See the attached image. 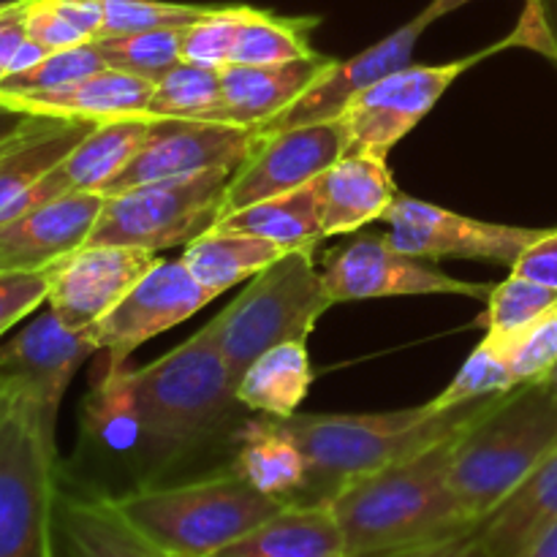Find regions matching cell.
Here are the masks:
<instances>
[{
    "instance_id": "obj_1",
    "label": "cell",
    "mask_w": 557,
    "mask_h": 557,
    "mask_svg": "<svg viewBox=\"0 0 557 557\" xmlns=\"http://www.w3.org/2000/svg\"><path fill=\"white\" fill-rule=\"evenodd\" d=\"M234 403L237 384L201 326L147 368L103 373L87 403V428L109 449H134L139 487H147L199 446Z\"/></svg>"
},
{
    "instance_id": "obj_2",
    "label": "cell",
    "mask_w": 557,
    "mask_h": 557,
    "mask_svg": "<svg viewBox=\"0 0 557 557\" xmlns=\"http://www.w3.org/2000/svg\"><path fill=\"white\" fill-rule=\"evenodd\" d=\"M460 433L357 479L330 500L351 557L397 555L476 528L449 479Z\"/></svg>"
},
{
    "instance_id": "obj_3",
    "label": "cell",
    "mask_w": 557,
    "mask_h": 557,
    "mask_svg": "<svg viewBox=\"0 0 557 557\" xmlns=\"http://www.w3.org/2000/svg\"><path fill=\"white\" fill-rule=\"evenodd\" d=\"M498 397V395H495ZM484 400L435 411L433 403L386 413H294L283 419L308 457V490L297 504H330L368 473L408 460L460 433L487 408Z\"/></svg>"
},
{
    "instance_id": "obj_4",
    "label": "cell",
    "mask_w": 557,
    "mask_h": 557,
    "mask_svg": "<svg viewBox=\"0 0 557 557\" xmlns=\"http://www.w3.org/2000/svg\"><path fill=\"white\" fill-rule=\"evenodd\" d=\"M557 446V397L544 381L493 397L455 444L449 479L473 522H482Z\"/></svg>"
},
{
    "instance_id": "obj_5",
    "label": "cell",
    "mask_w": 557,
    "mask_h": 557,
    "mask_svg": "<svg viewBox=\"0 0 557 557\" xmlns=\"http://www.w3.org/2000/svg\"><path fill=\"white\" fill-rule=\"evenodd\" d=\"M114 509L174 557H215L286 506L245 482L237 471L183 484H147L107 495Z\"/></svg>"
},
{
    "instance_id": "obj_6",
    "label": "cell",
    "mask_w": 557,
    "mask_h": 557,
    "mask_svg": "<svg viewBox=\"0 0 557 557\" xmlns=\"http://www.w3.org/2000/svg\"><path fill=\"white\" fill-rule=\"evenodd\" d=\"M332 305L313 250H292L250 277L248 288L205 326L237 384L270 348L292 341L308 343Z\"/></svg>"
},
{
    "instance_id": "obj_7",
    "label": "cell",
    "mask_w": 557,
    "mask_h": 557,
    "mask_svg": "<svg viewBox=\"0 0 557 557\" xmlns=\"http://www.w3.org/2000/svg\"><path fill=\"white\" fill-rule=\"evenodd\" d=\"M232 177V169H212L107 196L87 245H123L161 253L194 243L223 218Z\"/></svg>"
},
{
    "instance_id": "obj_8",
    "label": "cell",
    "mask_w": 557,
    "mask_h": 557,
    "mask_svg": "<svg viewBox=\"0 0 557 557\" xmlns=\"http://www.w3.org/2000/svg\"><path fill=\"white\" fill-rule=\"evenodd\" d=\"M58 446L27 403L0 424V557H54Z\"/></svg>"
},
{
    "instance_id": "obj_9",
    "label": "cell",
    "mask_w": 557,
    "mask_h": 557,
    "mask_svg": "<svg viewBox=\"0 0 557 557\" xmlns=\"http://www.w3.org/2000/svg\"><path fill=\"white\" fill-rule=\"evenodd\" d=\"M517 47L515 36L482 49L468 58L451 60L444 65H406L384 79L359 90L337 114L346 131L348 152L389 158L392 147L406 139L444 98V92L466 74L468 69L487 60L490 54Z\"/></svg>"
},
{
    "instance_id": "obj_10",
    "label": "cell",
    "mask_w": 557,
    "mask_h": 557,
    "mask_svg": "<svg viewBox=\"0 0 557 557\" xmlns=\"http://www.w3.org/2000/svg\"><path fill=\"white\" fill-rule=\"evenodd\" d=\"M386 223V239L397 250L424 261L468 259L487 264L515 267L531 243H536L544 228L506 226L476 218L460 215L430 201L397 196L395 205L381 218Z\"/></svg>"
},
{
    "instance_id": "obj_11",
    "label": "cell",
    "mask_w": 557,
    "mask_h": 557,
    "mask_svg": "<svg viewBox=\"0 0 557 557\" xmlns=\"http://www.w3.org/2000/svg\"><path fill=\"white\" fill-rule=\"evenodd\" d=\"M92 354L98 346L90 330H71L52 310H44L0 348V389L27 403L54 441L65 389Z\"/></svg>"
},
{
    "instance_id": "obj_12",
    "label": "cell",
    "mask_w": 557,
    "mask_h": 557,
    "mask_svg": "<svg viewBox=\"0 0 557 557\" xmlns=\"http://www.w3.org/2000/svg\"><path fill=\"white\" fill-rule=\"evenodd\" d=\"M326 294L335 305L362 302L384 297H424V294H455V297L487 299L495 283H468L446 275L433 261L417 259L386 239V234H359L351 243L332 250L324 270Z\"/></svg>"
},
{
    "instance_id": "obj_13",
    "label": "cell",
    "mask_w": 557,
    "mask_h": 557,
    "mask_svg": "<svg viewBox=\"0 0 557 557\" xmlns=\"http://www.w3.org/2000/svg\"><path fill=\"white\" fill-rule=\"evenodd\" d=\"M256 141H259L256 128H243V125L150 117V128H147L139 150L103 188V196L123 194V190L161 183V180L212 172V169L237 172L253 152Z\"/></svg>"
},
{
    "instance_id": "obj_14",
    "label": "cell",
    "mask_w": 557,
    "mask_h": 557,
    "mask_svg": "<svg viewBox=\"0 0 557 557\" xmlns=\"http://www.w3.org/2000/svg\"><path fill=\"white\" fill-rule=\"evenodd\" d=\"M212 294L196 281L183 261L161 259L123 299L109 310L90 335L98 351L107 354L103 373L125 370V359L152 337L183 324L212 302Z\"/></svg>"
},
{
    "instance_id": "obj_15",
    "label": "cell",
    "mask_w": 557,
    "mask_h": 557,
    "mask_svg": "<svg viewBox=\"0 0 557 557\" xmlns=\"http://www.w3.org/2000/svg\"><path fill=\"white\" fill-rule=\"evenodd\" d=\"M346 152V131L337 117L259 134L253 152L228 183L223 215L313 183Z\"/></svg>"
},
{
    "instance_id": "obj_16",
    "label": "cell",
    "mask_w": 557,
    "mask_h": 557,
    "mask_svg": "<svg viewBox=\"0 0 557 557\" xmlns=\"http://www.w3.org/2000/svg\"><path fill=\"white\" fill-rule=\"evenodd\" d=\"M466 3H471V0H433V3L424 11H419L413 20H408L406 25L397 27L395 33L381 38L379 44L368 47L364 52L354 54V58L348 60H335V63L330 65V71H326V74L321 76L297 103H292L286 112L277 114V117L270 120L267 125H261L256 134H272V131L335 120L337 114L343 112V107H346L359 90H364V87H370L373 82L384 79V76L411 65V54L413 49H417L422 33L428 30L433 22H438L441 16L451 14V11H457Z\"/></svg>"
},
{
    "instance_id": "obj_17",
    "label": "cell",
    "mask_w": 557,
    "mask_h": 557,
    "mask_svg": "<svg viewBox=\"0 0 557 557\" xmlns=\"http://www.w3.org/2000/svg\"><path fill=\"white\" fill-rule=\"evenodd\" d=\"M161 261L123 245H85L49 267V310L71 330H90Z\"/></svg>"
},
{
    "instance_id": "obj_18",
    "label": "cell",
    "mask_w": 557,
    "mask_h": 557,
    "mask_svg": "<svg viewBox=\"0 0 557 557\" xmlns=\"http://www.w3.org/2000/svg\"><path fill=\"white\" fill-rule=\"evenodd\" d=\"M103 201V194H71L0 221V272L49 270L85 248Z\"/></svg>"
},
{
    "instance_id": "obj_19",
    "label": "cell",
    "mask_w": 557,
    "mask_h": 557,
    "mask_svg": "<svg viewBox=\"0 0 557 557\" xmlns=\"http://www.w3.org/2000/svg\"><path fill=\"white\" fill-rule=\"evenodd\" d=\"M147 128H150V117H120L98 123L58 166L49 169L30 190H25L0 215V221L71 194H103V188L139 150Z\"/></svg>"
},
{
    "instance_id": "obj_20",
    "label": "cell",
    "mask_w": 557,
    "mask_h": 557,
    "mask_svg": "<svg viewBox=\"0 0 557 557\" xmlns=\"http://www.w3.org/2000/svg\"><path fill=\"white\" fill-rule=\"evenodd\" d=\"M332 63L335 58L315 52L313 58L292 60V63L223 65L221 103L207 117V123L243 125V128L259 131L261 125L297 103L330 71Z\"/></svg>"
},
{
    "instance_id": "obj_21",
    "label": "cell",
    "mask_w": 557,
    "mask_h": 557,
    "mask_svg": "<svg viewBox=\"0 0 557 557\" xmlns=\"http://www.w3.org/2000/svg\"><path fill=\"white\" fill-rule=\"evenodd\" d=\"M315 185L324 239L357 234L368 223L381 221L400 196L386 158L368 152H346L315 180Z\"/></svg>"
},
{
    "instance_id": "obj_22",
    "label": "cell",
    "mask_w": 557,
    "mask_h": 557,
    "mask_svg": "<svg viewBox=\"0 0 557 557\" xmlns=\"http://www.w3.org/2000/svg\"><path fill=\"white\" fill-rule=\"evenodd\" d=\"M54 553L63 557H174L141 536L103 493H63L54 509Z\"/></svg>"
},
{
    "instance_id": "obj_23",
    "label": "cell",
    "mask_w": 557,
    "mask_h": 557,
    "mask_svg": "<svg viewBox=\"0 0 557 557\" xmlns=\"http://www.w3.org/2000/svg\"><path fill=\"white\" fill-rule=\"evenodd\" d=\"M156 82L141 76L125 74L117 69H103L98 74L85 76L74 85L58 87L47 92H30V96L0 98L16 109L30 114H49V117H82V120H120V117H145Z\"/></svg>"
},
{
    "instance_id": "obj_24",
    "label": "cell",
    "mask_w": 557,
    "mask_h": 557,
    "mask_svg": "<svg viewBox=\"0 0 557 557\" xmlns=\"http://www.w3.org/2000/svg\"><path fill=\"white\" fill-rule=\"evenodd\" d=\"M215 557H351L330 504H286Z\"/></svg>"
},
{
    "instance_id": "obj_25",
    "label": "cell",
    "mask_w": 557,
    "mask_h": 557,
    "mask_svg": "<svg viewBox=\"0 0 557 557\" xmlns=\"http://www.w3.org/2000/svg\"><path fill=\"white\" fill-rule=\"evenodd\" d=\"M232 468L259 493L286 504H297L308 490L310 468L302 446L288 433L283 419L264 413L239 430Z\"/></svg>"
},
{
    "instance_id": "obj_26",
    "label": "cell",
    "mask_w": 557,
    "mask_h": 557,
    "mask_svg": "<svg viewBox=\"0 0 557 557\" xmlns=\"http://www.w3.org/2000/svg\"><path fill=\"white\" fill-rule=\"evenodd\" d=\"M557 525V446L525 482L479 522V536L493 557H520Z\"/></svg>"
},
{
    "instance_id": "obj_27",
    "label": "cell",
    "mask_w": 557,
    "mask_h": 557,
    "mask_svg": "<svg viewBox=\"0 0 557 557\" xmlns=\"http://www.w3.org/2000/svg\"><path fill=\"white\" fill-rule=\"evenodd\" d=\"M96 120L36 114L20 136L0 150V215L58 166L92 128Z\"/></svg>"
},
{
    "instance_id": "obj_28",
    "label": "cell",
    "mask_w": 557,
    "mask_h": 557,
    "mask_svg": "<svg viewBox=\"0 0 557 557\" xmlns=\"http://www.w3.org/2000/svg\"><path fill=\"white\" fill-rule=\"evenodd\" d=\"M313 386V364L305 343H281L261 354L237 381L239 406L264 417L288 419L299 413V406Z\"/></svg>"
},
{
    "instance_id": "obj_29",
    "label": "cell",
    "mask_w": 557,
    "mask_h": 557,
    "mask_svg": "<svg viewBox=\"0 0 557 557\" xmlns=\"http://www.w3.org/2000/svg\"><path fill=\"white\" fill-rule=\"evenodd\" d=\"M292 250L281 248V245L270 243V239L253 237V234L239 232H223V228H212V232L201 234L194 243L185 245L183 261L188 267L190 275L212 294L221 297L239 281L259 275L277 259H283Z\"/></svg>"
},
{
    "instance_id": "obj_30",
    "label": "cell",
    "mask_w": 557,
    "mask_h": 557,
    "mask_svg": "<svg viewBox=\"0 0 557 557\" xmlns=\"http://www.w3.org/2000/svg\"><path fill=\"white\" fill-rule=\"evenodd\" d=\"M215 228L223 232L253 234V237L270 239L286 250H315L324 239L319 207V185L308 183L288 194L272 196V199L256 201L237 212H228L218 221Z\"/></svg>"
},
{
    "instance_id": "obj_31",
    "label": "cell",
    "mask_w": 557,
    "mask_h": 557,
    "mask_svg": "<svg viewBox=\"0 0 557 557\" xmlns=\"http://www.w3.org/2000/svg\"><path fill=\"white\" fill-rule=\"evenodd\" d=\"M315 25H319L315 16H277L245 5L228 63L267 65L313 58L315 49L310 47V33Z\"/></svg>"
},
{
    "instance_id": "obj_32",
    "label": "cell",
    "mask_w": 557,
    "mask_h": 557,
    "mask_svg": "<svg viewBox=\"0 0 557 557\" xmlns=\"http://www.w3.org/2000/svg\"><path fill=\"white\" fill-rule=\"evenodd\" d=\"M218 103H221V69L183 60L156 82L145 117L207 120Z\"/></svg>"
},
{
    "instance_id": "obj_33",
    "label": "cell",
    "mask_w": 557,
    "mask_h": 557,
    "mask_svg": "<svg viewBox=\"0 0 557 557\" xmlns=\"http://www.w3.org/2000/svg\"><path fill=\"white\" fill-rule=\"evenodd\" d=\"M183 30L185 27H163V30L103 36L96 38V47L107 69L158 82L174 65L183 63Z\"/></svg>"
},
{
    "instance_id": "obj_34",
    "label": "cell",
    "mask_w": 557,
    "mask_h": 557,
    "mask_svg": "<svg viewBox=\"0 0 557 557\" xmlns=\"http://www.w3.org/2000/svg\"><path fill=\"white\" fill-rule=\"evenodd\" d=\"M517 386L520 384H517L515 373H511L509 343L504 337L487 335L484 343H479L476 351L466 359V364L451 379V384L430 403H433L435 411H446V408L462 406V403L506 395V392L517 389Z\"/></svg>"
},
{
    "instance_id": "obj_35",
    "label": "cell",
    "mask_w": 557,
    "mask_h": 557,
    "mask_svg": "<svg viewBox=\"0 0 557 557\" xmlns=\"http://www.w3.org/2000/svg\"><path fill=\"white\" fill-rule=\"evenodd\" d=\"M553 308H557L555 288L533 283L528 277L511 275L504 283L493 286L487 297V313H484L482 321L487 326V335L511 341Z\"/></svg>"
},
{
    "instance_id": "obj_36",
    "label": "cell",
    "mask_w": 557,
    "mask_h": 557,
    "mask_svg": "<svg viewBox=\"0 0 557 557\" xmlns=\"http://www.w3.org/2000/svg\"><path fill=\"white\" fill-rule=\"evenodd\" d=\"M103 69H107V63H103L96 41L79 44V47L71 49H60V52H49L47 58L38 60L30 69L5 76V79L0 82V98L58 90V87L74 85V82L85 79V76L90 74H98V71Z\"/></svg>"
},
{
    "instance_id": "obj_37",
    "label": "cell",
    "mask_w": 557,
    "mask_h": 557,
    "mask_svg": "<svg viewBox=\"0 0 557 557\" xmlns=\"http://www.w3.org/2000/svg\"><path fill=\"white\" fill-rule=\"evenodd\" d=\"M103 11V36L163 30V27H188L210 14L215 5L166 3V0H98Z\"/></svg>"
},
{
    "instance_id": "obj_38",
    "label": "cell",
    "mask_w": 557,
    "mask_h": 557,
    "mask_svg": "<svg viewBox=\"0 0 557 557\" xmlns=\"http://www.w3.org/2000/svg\"><path fill=\"white\" fill-rule=\"evenodd\" d=\"M245 5H215L207 16L183 30V60L196 65L223 69L228 65L237 41Z\"/></svg>"
},
{
    "instance_id": "obj_39",
    "label": "cell",
    "mask_w": 557,
    "mask_h": 557,
    "mask_svg": "<svg viewBox=\"0 0 557 557\" xmlns=\"http://www.w3.org/2000/svg\"><path fill=\"white\" fill-rule=\"evenodd\" d=\"M506 343H509V362L517 384L547 379L549 370L557 364V308Z\"/></svg>"
},
{
    "instance_id": "obj_40",
    "label": "cell",
    "mask_w": 557,
    "mask_h": 557,
    "mask_svg": "<svg viewBox=\"0 0 557 557\" xmlns=\"http://www.w3.org/2000/svg\"><path fill=\"white\" fill-rule=\"evenodd\" d=\"M49 270L0 272V335L49 299Z\"/></svg>"
},
{
    "instance_id": "obj_41",
    "label": "cell",
    "mask_w": 557,
    "mask_h": 557,
    "mask_svg": "<svg viewBox=\"0 0 557 557\" xmlns=\"http://www.w3.org/2000/svg\"><path fill=\"white\" fill-rule=\"evenodd\" d=\"M27 38L41 44L47 52L79 47L90 38L63 14L58 0H30L27 5Z\"/></svg>"
},
{
    "instance_id": "obj_42",
    "label": "cell",
    "mask_w": 557,
    "mask_h": 557,
    "mask_svg": "<svg viewBox=\"0 0 557 557\" xmlns=\"http://www.w3.org/2000/svg\"><path fill=\"white\" fill-rule=\"evenodd\" d=\"M511 36L517 47L542 52L557 65V0H528Z\"/></svg>"
},
{
    "instance_id": "obj_43",
    "label": "cell",
    "mask_w": 557,
    "mask_h": 557,
    "mask_svg": "<svg viewBox=\"0 0 557 557\" xmlns=\"http://www.w3.org/2000/svg\"><path fill=\"white\" fill-rule=\"evenodd\" d=\"M511 275L528 277L557 292V228H544L542 237L528 245L525 253L511 267Z\"/></svg>"
},
{
    "instance_id": "obj_44",
    "label": "cell",
    "mask_w": 557,
    "mask_h": 557,
    "mask_svg": "<svg viewBox=\"0 0 557 557\" xmlns=\"http://www.w3.org/2000/svg\"><path fill=\"white\" fill-rule=\"evenodd\" d=\"M27 5L30 0L0 9V82L11 74L16 52L27 38Z\"/></svg>"
},
{
    "instance_id": "obj_45",
    "label": "cell",
    "mask_w": 557,
    "mask_h": 557,
    "mask_svg": "<svg viewBox=\"0 0 557 557\" xmlns=\"http://www.w3.org/2000/svg\"><path fill=\"white\" fill-rule=\"evenodd\" d=\"M386 557H493V555H490V549L484 547L482 536H479V525H476L471 528V531L444 539V542L428 544V547L406 549V553L386 555Z\"/></svg>"
},
{
    "instance_id": "obj_46",
    "label": "cell",
    "mask_w": 557,
    "mask_h": 557,
    "mask_svg": "<svg viewBox=\"0 0 557 557\" xmlns=\"http://www.w3.org/2000/svg\"><path fill=\"white\" fill-rule=\"evenodd\" d=\"M33 117H36V114H30V112H25V109H16V107H11V103L0 101V150H3V147L9 145L14 136L22 134V131L30 125Z\"/></svg>"
},
{
    "instance_id": "obj_47",
    "label": "cell",
    "mask_w": 557,
    "mask_h": 557,
    "mask_svg": "<svg viewBox=\"0 0 557 557\" xmlns=\"http://www.w3.org/2000/svg\"><path fill=\"white\" fill-rule=\"evenodd\" d=\"M520 557H557V525L549 528V531L544 533L536 544H531Z\"/></svg>"
},
{
    "instance_id": "obj_48",
    "label": "cell",
    "mask_w": 557,
    "mask_h": 557,
    "mask_svg": "<svg viewBox=\"0 0 557 557\" xmlns=\"http://www.w3.org/2000/svg\"><path fill=\"white\" fill-rule=\"evenodd\" d=\"M14 400H16V397L11 395V392L0 389V424L5 422V417H9L11 408H14Z\"/></svg>"
},
{
    "instance_id": "obj_49",
    "label": "cell",
    "mask_w": 557,
    "mask_h": 557,
    "mask_svg": "<svg viewBox=\"0 0 557 557\" xmlns=\"http://www.w3.org/2000/svg\"><path fill=\"white\" fill-rule=\"evenodd\" d=\"M544 384H547V386H549V392H553V395L557 397V364H555L553 370H549L547 379H544Z\"/></svg>"
},
{
    "instance_id": "obj_50",
    "label": "cell",
    "mask_w": 557,
    "mask_h": 557,
    "mask_svg": "<svg viewBox=\"0 0 557 557\" xmlns=\"http://www.w3.org/2000/svg\"><path fill=\"white\" fill-rule=\"evenodd\" d=\"M16 3H25V0H0V9H5V5H16Z\"/></svg>"
}]
</instances>
